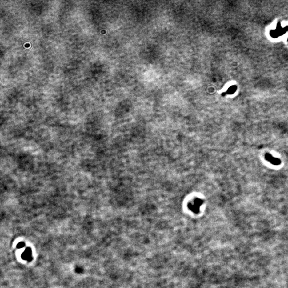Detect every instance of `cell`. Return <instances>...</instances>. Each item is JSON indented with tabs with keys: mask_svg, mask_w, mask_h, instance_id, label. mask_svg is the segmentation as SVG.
Listing matches in <instances>:
<instances>
[{
	"mask_svg": "<svg viewBox=\"0 0 288 288\" xmlns=\"http://www.w3.org/2000/svg\"><path fill=\"white\" fill-rule=\"evenodd\" d=\"M265 158L267 161L270 162V163L275 166H278L281 163V161L279 158H275L270 153H266L265 155Z\"/></svg>",
	"mask_w": 288,
	"mask_h": 288,
	"instance_id": "obj_1",
	"label": "cell"
},
{
	"mask_svg": "<svg viewBox=\"0 0 288 288\" xmlns=\"http://www.w3.org/2000/svg\"><path fill=\"white\" fill-rule=\"evenodd\" d=\"M24 246V243H19V244H18V248H22V246Z\"/></svg>",
	"mask_w": 288,
	"mask_h": 288,
	"instance_id": "obj_2",
	"label": "cell"
}]
</instances>
